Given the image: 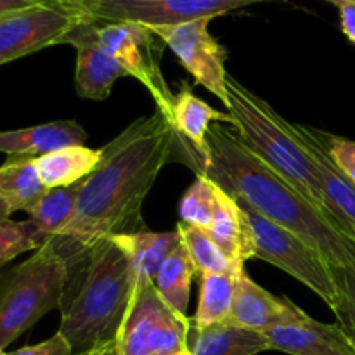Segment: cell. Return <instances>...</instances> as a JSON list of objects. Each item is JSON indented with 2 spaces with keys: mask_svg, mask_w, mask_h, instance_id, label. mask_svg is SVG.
Masks as SVG:
<instances>
[{
  "mask_svg": "<svg viewBox=\"0 0 355 355\" xmlns=\"http://www.w3.org/2000/svg\"><path fill=\"white\" fill-rule=\"evenodd\" d=\"M10 214H12V211L9 210V207H7V205L3 203L2 200H0V222H3V220H9Z\"/></svg>",
  "mask_w": 355,
  "mask_h": 355,
  "instance_id": "d590c367",
  "label": "cell"
},
{
  "mask_svg": "<svg viewBox=\"0 0 355 355\" xmlns=\"http://www.w3.org/2000/svg\"><path fill=\"white\" fill-rule=\"evenodd\" d=\"M305 312L286 298L274 297L255 283L246 272L238 277L234 302L227 321L252 331L267 333L276 326L304 318Z\"/></svg>",
  "mask_w": 355,
  "mask_h": 355,
  "instance_id": "9a60e30c",
  "label": "cell"
},
{
  "mask_svg": "<svg viewBox=\"0 0 355 355\" xmlns=\"http://www.w3.org/2000/svg\"><path fill=\"white\" fill-rule=\"evenodd\" d=\"M45 193L47 187L42 182L31 156H10L0 166V200L12 214H30Z\"/></svg>",
  "mask_w": 355,
  "mask_h": 355,
  "instance_id": "44dd1931",
  "label": "cell"
},
{
  "mask_svg": "<svg viewBox=\"0 0 355 355\" xmlns=\"http://www.w3.org/2000/svg\"><path fill=\"white\" fill-rule=\"evenodd\" d=\"M87 132L76 121H51L37 127L0 132V153L40 158L66 146H83Z\"/></svg>",
  "mask_w": 355,
  "mask_h": 355,
  "instance_id": "e0dca14e",
  "label": "cell"
},
{
  "mask_svg": "<svg viewBox=\"0 0 355 355\" xmlns=\"http://www.w3.org/2000/svg\"><path fill=\"white\" fill-rule=\"evenodd\" d=\"M82 355H118V349H116V340L110 343H104V345L97 347V349L90 350V352L82 354Z\"/></svg>",
  "mask_w": 355,
  "mask_h": 355,
  "instance_id": "e575fe53",
  "label": "cell"
},
{
  "mask_svg": "<svg viewBox=\"0 0 355 355\" xmlns=\"http://www.w3.org/2000/svg\"><path fill=\"white\" fill-rule=\"evenodd\" d=\"M328 2L335 3V6H340V3H355V0H328Z\"/></svg>",
  "mask_w": 355,
  "mask_h": 355,
  "instance_id": "8d00e7d4",
  "label": "cell"
},
{
  "mask_svg": "<svg viewBox=\"0 0 355 355\" xmlns=\"http://www.w3.org/2000/svg\"><path fill=\"white\" fill-rule=\"evenodd\" d=\"M194 276H196V270H194L189 253L180 239L179 245L166 257L155 279V286L159 297L179 314L186 315L191 295V281Z\"/></svg>",
  "mask_w": 355,
  "mask_h": 355,
  "instance_id": "d4e9b609",
  "label": "cell"
},
{
  "mask_svg": "<svg viewBox=\"0 0 355 355\" xmlns=\"http://www.w3.org/2000/svg\"><path fill=\"white\" fill-rule=\"evenodd\" d=\"M83 17L87 16L68 9L61 0H40L0 17V66L61 44L64 35Z\"/></svg>",
  "mask_w": 355,
  "mask_h": 355,
  "instance_id": "30bf717a",
  "label": "cell"
},
{
  "mask_svg": "<svg viewBox=\"0 0 355 355\" xmlns=\"http://www.w3.org/2000/svg\"><path fill=\"white\" fill-rule=\"evenodd\" d=\"M187 349L191 355H257L269 350V342L263 333L224 321L207 328L191 324Z\"/></svg>",
  "mask_w": 355,
  "mask_h": 355,
  "instance_id": "d6986e66",
  "label": "cell"
},
{
  "mask_svg": "<svg viewBox=\"0 0 355 355\" xmlns=\"http://www.w3.org/2000/svg\"><path fill=\"white\" fill-rule=\"evenodd\" d=\"M47 241L31 220L0 222V267L30 250L37 252Z\"/></svg>",
  "mask_w": 355,
  "mask_h": 355,
  "instance_id": "83f0119b",
  "label": "cell"
},
{
  "mask_svg": "<svg viewBox=\"0 0 355 355\" xmlns=\"http://www.w3.org/2000/svg\"><path fill=\"white\" fill-rule=\"evenodd\" d=\"M210 21V17H203L191 23L158 26L151 30L162 38L163 44L172 49L180 64L193 75L196 83L217 96L227 110V52L208 31Z\"/></svg>",
  "mask_w": 355,
  "mask_h": 355,
  "instance_id": "8fae6325",
  "label": "cell"
},
{
  "mask_svg": "<svg viewBox=\"0 0 355 355\" xmlns=\"http://www.w3.org/2000/svg\"><path fill=\"white\" fill-rule=\"evenodd\" d=\"M83 180L71 184V186L47 189V193L42 196V200L28 214L30 220L37 225L38 231L47 239H52L61 234V232H64L68 225L71 224L73 218H75Z\"/></svg>",
  "mask_w": 355,
  "mask_h": 355,
  "instance_id": "603a6c76",
  "label": "cell"
},
{
  "mask_svg": "<svg viewBox=\"0 0 355 355\" xmlns=\"http://www.w3.org/2000/svg\"><path fill=\"white\" fill-rule=\"evenodd\" d=\"M227 94L225 111L232 116V128L243 144L290 180L311 203L329 214L322 200L315 159L297 123L284 120L266 99L231 76H227Z\"/></svg>",
  "mask_w": 355,
  "mask_h": 355,
  "instance_id": "277c9868",
  "label": "cell"
},
{
  "mask_svg": "<svg viewBox=\"0 0 355 355\" xmlns=\"http://www.w3.org/2000/svg\"><path fill=\"white\" fill-rule=\"evenodd\" d=\"M326 148L335 165L355 184V142L324 134Z\"/></svg>",
  "mask_w": 355,
  "mask_h": 355,
  "instance_id": "f546056e",
  "label": "cell"
},
{
  "mask_svg": "<svg viewBox=\"0 0 355 355\" xmlns=\"http://www.w3.org/2000/svg\"><path fill=\"white\" fill-rule=\"evenodd\" d=\"M6 355H73V349L68 340L58 331L52 338L45 340L38 345L23 347L16 352H9Z\"/></svg>",
  "mask_w": 355,
  "mask_h": 355,
  "instance_id": "4dcf8cb0",
  "label": "cell"
},
{
  "mask_svg": "<svg viewBox=\"0 0 355 355\" xmlns=\"http://www.w3.org/2000/svg\"><path fill=\"white\" fill-rule=\"evenodd\" d=\"M191 319L173 311L155 283L135 288L116 336L118 355H165L187 349Z\"/></svg>",
  "mask_w": 355,
  "mask_h": 355,
  "instance_id": "52a82bcc",
  "label": "cell"
},
{
  "mask_svg": "<svg viewBox=\"0 0 355 355\" xmlns=\"http://www.w3.org/2000/svg\"><path fill=\"white\" fill-rule=\"evenodd\" d=\"M182 245L186 246L189 259L193 262L196 276L205 274H241L245 272V266L234 262L229 255H225L217 243L201 229L187 225L184 222L177 224Z\"/></svg>",
  "mask_w": 355,
  "mask_h": 355,
  "instance_id": "484cf974",
  "label": "cell"
},
{
  "mask_svg": "<svg viewBox=\"0 0 355 355\" xmlns=\"http://www.w3.org/2000/svg\"><path fill=\"white\" fill-rule=\"evenodd\" d=\"M297 128L315 159V170H318L326 208L355 239V184L335 165L329 156L324 132L302 123H298Z\"/></svg>",
  "mask_w": 355,
  "mask_h": 355,
  "instance_id": "5bb4252c",
  "label": "cell"
},
{
  "mask_svg": "<svg viewBox=\"0 0 355 355\" xmlns=\"http://www.w3.org/2000/svg\"><path fill=\"white\" fill-rule=\"evenodd\" d=\"M66 281L68 263L49 243L26 262L0 270V350L61 307Z\"/></svg>",
  "mask_w": 355,
  "mask_h": 355,
  "instance_id": "5b68a950",
  "label": "cell"
},
{
  "mask_svg": "<svg viewBox=\"0 0 355 355\" xmlns=\"http://www.w3.org/2000/svg\"><path fill=\"white\" fill-rule=\"evenodd\" d=\"M114 243L128 255L135 277V288L155 283L166 257L180 243L179 231L153 232L137 231L111 236Z\"/></svg>",
  "mask_w": 355,
  "mask_h": 355,
  "instance_id": "ac0fdd59",
  "label": "cell"
},
{
  "mask_svg": "<svg viewBox=\"0 0 355 355\" xmlns=\"http://www.w3.org/2000/svg\"><path fill=\"white\" fill-rule=\"evenodd\" d=\"M263 2L274 0H99L90 7L87 17L99 23L128 21L148 28L175 26L203 17L214 19Z\"/></svg>",
  "mask_w": 355,
  "mask_h": 355,
  "instance_id": "9c48e42d",
  "label": "cell"
},
{
  "mask_svg": "<svg viewBox=\"0 0 355 355\" xmlns=\"http://www.w3.org/2000/svg\"><path fill=\"white\" fill-rule=\"evenodd\" d=\"M175 142L168 118L156 110L101 148L99 165L83 180L75 218L47 241L68 266L101 239L144 231L142 203L172 158Z\"/></svg>",
  "mask_w": 355,
  "mask_h": 355,
  "instance_id": "6da1fadb",
  "label": "cell"
},
{
  "mask_svg": "<svg viewBox=\"0 0 355 355\" xmlns=\"http://www.w3.org/2000/svg\"><path fill=\"white\" fill-rule=\"evenodd\" d=\"M238 205L246 229L248 259H260L279 267L314 291L335 315L338 314L342 309V295L333 277L331 263L324 255L300 236L253 211L248 205L241 201H238Z\"/></svg>",
  "mask_w": 355,
  "mask_h": 355,
  "instance_id": "8992f818",
  "label": "cell"
},
{
  "mask_svg": "<svg viewBox=\"0 0 355 355\" xmlns=\"http://www.w3.org/2000/svg\"><path fill=\"white\" fill-rule=\"evenodd\" d=\"M243 274V272H241ZM241 274H205L200 277V300L191 324L196 328L227 321Z\"/></svg>",
  "mask_w": 355,
  "mask_h": 355,
  "instance_id": "cb8c5ba5",
  "label": "cell"
},
{
  "mask_svg": "<svg viewBox=\"0 0 355 355\" xmlns=\"http://www.w3.org/2000/svg\"><path fill=\"white\" fill-rule=\"evenodd\" d=\"M263 335L269 342V350L290 355H355V343L342 326L324 324L307 314Z\"/></svg>",
  "mask_w": 355,
  "mask_h": 355,
  "instance_id": "4fadbf2b",
  "label": "cell"
},
{
  "mask_svg": "<svg viewBox=\"0 0 355 355\" xmlns=\"http://www.w3.org/2000/svg\"><path fill=\"white\" fill-rule=\"evenodd\" d=\"M165 355H191V354H189V349H184V350H177V352L165 354Z\"/></svg>",
  "mask_w": 355,
  "mask_h": 355,
  "instance_id": "74e56055",
  "label": "cell"
},
{
  "mask_svg": "<svg viewBox=\"0 0 355 355\" xmlns=\"http://www.w3.org/2000/svg\"><path fill=\"white\" fill-rule=\"evenodd\" d=\"M331 272L342 295V309L336 314L338 324L355 343V267L331 266Z\"/></svg>",
  "mask_w": 355,
  "mask_h": 355,
  "instance_id": "f1b7e54d",
  "label": "cell"
},
{
  "mask_svg": "<svg viewBox=\"0 0 355 355\" xmlns=\"http://www.w3.org/2000/svg\"><path fill=\"white\" fill-rule=\"evenodd\" d=\"M340 19H342V30L352 44H355V3H340Z\"/></svg>",
  "mask_w": 355,
  "mask_h": 355,
  "instance_id": "1f68e13d",
  "label": "cell"
},
{
  "mask_svg": "<svg viewBox=\"0 0 355 355\" xmlns=\"http://www.w3.org/2000/svg\"><path fill=\"white\" fill-rule=\"evenodd\" d=\"M101 149L85 146H66L47 155L35 158L38 175L47 189L71 186L87 179L101 162Z\"/></svg>",
  "mask_w": 355,
  "mask_h": 355,
  "instance_id": "ffe728a7",
  "label": "cell"
},
{
  "mask_svg": "<svg viewBox=\"0 0 355 355\" xmlns=\"http://www.w3.org/2000/svg\"><path fill=\"white\" fill-rule=\"evenodd\" d=\"M68 9L75 10V12L82 14V16H87V12L90 10V7L96 6L99 0H61Z\"/></svg>",
  "mask_w": 355,
  "mask_h": 355,
  "instance_id": "836d02e7",
  "label": "cell"
},
{
  "mask_svg": "<svg viewBox=\"0 0 355 355\" xmlns=\"http://www.w3.org/2000/svg\"><path fill=\"white\" fill-rule=\"evenodd\" d=\"M214 123H225L232 127V116L227 111L222 113L214 110L210 104L194 96L189 87L182 85V90L175 94L170 125L175 130L177 137L184 139L193 148L194 162L198 166L208 156L207 134Z\"/></svg>",
  "mask_w": 355,
  "mask_h": 355,
  "instance_id": "2e32d148",
  "label": "cell"
},
{
  "mask_svg": "<svg viewBox=\"0 0 355 355\" xmlns=\"http://www.w3.org/2000/svg\"><path fill=\"white\" fill-rule=\"evenodd\" d=\"M38 2L40 0H0V17L16 12V10H23Z\"/></svg>",
  "mask_w": 355,
  "mask_h": 355,
  "instance_id": "d6a6232c",
  "label": "cell"
},
{
  "mask_svg": "<svg viewBox=\"0 0 355 355\" xmlns=\"http://www.w3.org/2000/svg\"><path fill=\"white\" fill-rule=\"evenodd\" d=\"M217 194L218 186L214 180L205 175H198V179L184 193L179 203L180 222L205 231L210 225L211 217H214Z\"/></svg>",
  "mask_w": 355,
  "mask_h": 355,
  "instance_id": "4316f807",
  "label": "cell"
},
{
  "mask_svg": "<svg viewBox=\"0 0 355 355\" xmlns=\"http://www.w3.org/2000/svg\"><path fill=\"white\" fill-rule=\"evenodd\" d=\"M135 277L130 259L111 238L68 266L59 333L82 355L114 342L130 309Z\"/></svg>",
  "mask_w": 355,
  "mask_h": 355,
  "instance_id": "3957f363",
  "label": "cell"
},
{
  "mask_svg": "<svg viewBox=\"0 0 355 355\" xmlns=\"http://www.w3.org/2000/svg\"><path fill=\"white\" fill-rule=\"evenodd\" d=\"M97 40L107 54L120 62L128 75L137 78L148 89L155 99L156 110L162 111L170 121L175 94L170 90L159 68L163 52L162 38L144 24L114 21L99 23Z\"/></svg>",
  "mask_w": 355,
  "mask_h": 355,
  "instance_id": "ba28073f",
  "label": "cell"
},
{
  "mask_svg": "<svg viewBox=\"0 0 355 355\" xmlns=\"http://www.w3.org/2000/svg\"><path fill=\"white\" fill-rule=\"evenodd\" d=\"M99 21L83 17L64 35L61 44L76 49V92L83 99L104 101L111 96L114 82L128 73L120 62L107 54L97 40Z\"/></svg>",
  "mask_w": 355,
  "mask_h": 355,
  "instance_id": "7c38bea8",
  "label": "cell"
},
{
  "mask_svg": "<svg viewBox=\"0 0 355 355\" xmlns=\"http://www.w3.org/2000/svg\"><path fill=\"white\" fill-rule=\"evenodd\" d=\"M208 156L198 175L214 180L234 200L300 236L331 266L355 267V239L329 214L307 200L290 180L246 148L231 125L214 123Z\"/></svg>",
  "mask_w": 355,
  "mask_h": 355,
  "instance_id": "7a4b0ae2",
  "label": "cell"
},
{
  "mask_svg": "<svg viewBox=\"0 0 355 355\" xmlns=\"http://www.w3.org/2000/svg\"><path fill=\"white\" fill-rule=\"evenodd\" d=\"M0 355H6V352H3V350H0Z\"/></svg>",
  "mask_w": 355,
  "mask_h": 355,
  "instance_id": "f35d334b",
  "label": "cell"
},
{
  "mask_svg": "<svg viewBox=\"0 0 355 355\" xmlns=\"http://www.w3.org/2000/svg\"><path fill=\"white\" fill-rule=\"evenodd\" d=\"M205 232L217 243L225 255L245 266L248 253H246V229L243 224L241 211L238 201L222 187H218L214 217Z\"/></svg>",
  "mask_w": 355,
  "mask_h": 355,
  "instance_id": "7402d4cb",
  "label": "cell"
}]
</instances>
